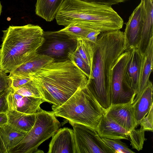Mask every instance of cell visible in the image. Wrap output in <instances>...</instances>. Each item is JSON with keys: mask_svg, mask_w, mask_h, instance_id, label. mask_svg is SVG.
Wrapping results in <instances>:
<instances>
[{"mask_svg": "<svg viewBox=\"0 0 153 153\" xmlns=\"http://www.w3.org/2000/svg\"><path fill=\"white\" fill-rule=\"evenodd\" d=\"M32 80L52 108L60 106L77 90L87 87L89 80L69 60L53 62L39 70Z\"/></svg>", "mask_w": 153, "mask_h": 153, "instance_id": "1", "label": "cell"}, {"mask_svg": "<svg viewBox=\"0 0 153 153\" xmlns=\"http://www.w3.org/2000/svg\"><path fill=\"white\" fill-rule=\"evenodd\" d=\"M126 51L124 32L120 29L101 33L95 45L93 79L87 87L103 111L111 105L110 78L116 61Z\"/></svg>", "mask_w": 153, "mask_h": 153, "instance_id": "2", "label": "cell"}, {"mask_svg": "<svg viewBox=\"0 0 153 153\" xmlns=\"http://www.w3.org/2000/svg\"><path fill=\"white\" fill-rule=\"evenodd\" d=\"M2 31L0 69L6 74L37 53L43 41L44 31L39 26L28 24L10 26Z\"/></svg>", "mask_w": 153, "mask_h": 153, "instance_id": "3", "label": "cell"}, {"mask_svg": "<svg viewBox=\"0 0 153 153\" xmlns=\"http://www.w3.org/2000/svg\"><path fill=\"white\" fill-rule=\"evenodd\" d=\"M55 18L58 25L65 27L75 21L85 22L101 33L120 29L123 25L111 6L79 0H64Z\"/></svg>", "mask_w": 153, "mask_h": 153, "instance_id": "4", "label": "cell"}, {"mask_svg": "<svg viewBox=\"0 0 153 153\" xmlns=\"http://www.w3.org/2000/svg\"><path fill=\"white\" fill-rule=\"evenodd\" d=\"M52 109L55 116L64 118L69 123L83 125L96 130L104 114L87 86L77 90L60 106Z\"/></svg>", "mask_w": 153, "mask_h": 153, "instance_id": "5", "label": "cell"}, {"mask_svg": "<svg viewBox=\"0 0 153 153\" xmlns=\"http://www.w3.org/2000/svg\"><path fill=\"white\" fill-rule=\"evenodd\" d=\"M60 126L52 111H47L40 108L36 113L33 127L20 142L7 151V153H44L38 149V147L52 137Z\"/></svg>", "mask_w": 153, "mask_h": 153, "instance_id": "6", "label": "cell"}, {"mask_svg": "<svg viewBox=\"0 0 153 153\" xmlns=\"http://www.w3.org/2000/svg\"><path fill=\"white\" fill-rule=\"evenodd\" d=\"M43 41L37 53L52 59L54 62L69 60V53L76 49L77 40L59 31L43 33Z\"/></svg>", "mask_w": 153, "mask_h": 153, "instance_id": "7", "label": "cell"}, {"mask_svg": "<svg viewBox=\"0 0 153 153\" xmlns=\"http://www.w3.org/2000/svg\"><path fill=\"white\" fill-rule=\"evenodd\" d=\"M70 123L73 128L76 153H114L95 129L80 124Z\"/></svg>", "mask_w": 153, "mask_h": 153, "instance_id": "8", "label": "cell"}, {"mask_svg": "<svg viewBox=\"0 0 153 153\" xmlns=\"http://www.w3.org/2000/svg\"><path fill=\"white\" fill-rule=\"evenodd\" d=\"M129 52L125 51L117 59L111 69L110 86L111 105L134 100L136 95L126 86L124 81L125 67Z\"/></svg>", "mask_w": 153, "mask_h": 153, "instance_id": "9", "label": "cell"}, {"mask_svg": "<svg viewBox=\"0 0 153 153\" xmlns=\"http://www.w3.org/2000/svg\"><path fill=\"white\" fill-rule=\"evenodd\" d=\"M129 56L125 70L124 81L126 87L136 96L139 85L142 54L137 47L127 51Z\"/></svg>", "mask_w": 153, "mask_h": 153, "instance_id": "10", "label": "cell"}, {"mask_svg": "<svg viewBox=\"0 0 153 153\" xmlns=\"http://www.w3.org/2000/svg\"><path fill=\"white\" fill-rule=\"evenodd\" d=\"M133 101L132 100L126 103L111 104L104 111V114L130 131L137 127L132 107Z\"/></svg>", "mask_w": 153, "mask_h": 153, "instance_id": "11", "label": "cell"}, {"mask_svg": "<svg viewBox=\"0 0 153 153\" xmlns=\"http://www.w3.org/2000/svg\"><path fill=\"white\" fill-rule=\"evenodd\" d=\"M9 110L16 111L26 114L36 113L40 105L45 100L43 98L24 96L16 92L11 88L7 97Z\"/></svg>", "mask_w": 153, "mask_h": 153, "instance_id": "12", "label": "cell"}, {"mask_svg": "<svg viewBox=\"0 0 153 153\" xmlns=\"http://www.w3.org/2000/svg\"><path fill=\"white\" fill-rule=\"evenodd\" d=\"M142 32L137 47L143 54L153 37V0H141Z\"/></svg>", "mask_w": 153, "mask_h": 153, "instance_id": "13", "label": "cell"}, {"mask_svg": "<svg viewBox=\"0 0 153 153\" xmlns=\"http://www.w3.org/2000/svg\"><path fill=\"white\" fill-rule=\"evenodd\" d=\"M48 153H76L73 129L68 127L59 129L52 137Z\"/></svg>", "mask_w": 153, "mask_h": 153, "instance_id": "14", "label": "cell"}, {"mask_svg": "<svg viewBox=\"0 0 153 153\" xmlns=\"http://www.w3.org/2000/svg\"><path fill=\"white\" fill-rule=\"evenodd\" d=\"M124 32L125 51L137 47L140 41L142 32L141 4L134 10L126 23Z\"/></svg>", "mask_w": 153, "mask_h": 153, "instance_id": "15", "label": "cell"}, {"mask_svg": "<svg viewBox=\"0 0 153 153\" xmlns=\"http://www.w3.org/2000/svg\"><path fill=\"white\" fill-rule=\"evenodd\" d=\"M101 138L111 139L128 140L130 131L123 128L104 114L96 129Z\"/></svg>", "mask_w": 153, "mask_h": 153, "instance_id": "16", "label": "cell"}, {"mask_svg": "<svg viewBox=\"0 0 153 153\" xmlns=\"http://www.w3.org/2000/svg\"><path fill=\"white\" fill-rule=\"evenodd\" d=\"M53 62V60L49 57L36 53L29 60L11 71L9 76L32 77L39 70Z\"/></svg>", "mask_w": 153, "mask_h": 153, "instance_id": "17", "label": "cell"}, {"mask_svg": "<svg viewBox=\"0 0 153 153\" xmlns=\"http://www.w3.org/2000/svg\"><path fill=\"white\" fill-rule=\"evenodd\" d=\"M153 37L151 38L144 53L142 54L138 90L133 103L139 98L150 81L153 65Z\"/></svg>", "mask_w": 153, "mask_h": 153, "instance_id": "18", "label": "cell"}, {"mask_svg": "<svg viewBox=\"0 0 153 153\" xmlns=\"http://www.w3.org/2000/svg\"><path fill=\"white\" fill-rule=\"evenodd\" d=\"M153 85L150 81L141 95L133 103L132 107L137 126L146 115L153 105Z\"/></svg>", "mask_w": 153, "mask_h": 153, "instance_id": "19", "label": "cell"}, {"mask_svg": "<svg viewBox=\"0 0 153 153\" xmlns=\"http://www.w3.org/2000/svg\"><path fill=\"white\" fill-rule=\"evenodd\" d=\"M6 114L7 118V124L21 131L28 132L35 123L36 113L29 114L15 110H9Z\"/></svg>", "mask_w": 153, "mask_h": 153, "instance_id": "20", "label": "cell"}, {"mask_svg": "<svg viewBox=\"0 0 153 153\" xmlns=\"http://www.w3.org/2000/svg\"><path fill=\"white\" fill-rule=\"evenodd\" d=\"M64 0H37L36 14L47 22L52 21Z\"/></svg>", "mask_w": 153, "mask_h": 153, "instance_id": "21", "label": "cell"}, {"mask_svg": "<svg viewBox=\"0 0 153 153\" xmlns=\"http://www.w3.org/2000/svg\"><path fill=\"white\" fill-rule=\"evenodd\" d=\"M95 30L89 23L82 21L73 22L59 31L77 40L85 38L91 31Z\"/></svg>", "mask_w": 153, "mask_h": 153, "instance_id": "22", "label": "cell"}, {"mask_svg": "<svg viewBox=\"0 0 153 153\" xmlns=\"http://www.w3.org/2000/svg\"><path fill=\"white\" fill-rule=\"evenodd\" d=\"M1 136L7 151L18 144L27 132L16 129L7 124L1 127Z\"/></svg>", "mask_w": 153, "mask_h": 153, "instance_id": "23", "label": "cell"}, {"mask_svg": "<svg viewBox=\"0 0 153 153\" xmlns=\"http://www.w3.org/2000/svg\"><path fill=\"white\" fill-rule=\"evenodd\" d=\"M95 45L85 38L77 39L74 52L80 56L89 66L92 72Z\"/></svg>", "mask_w": 153, "mask_h": 153, "instance_id": "24", "label": "cell"}, {"mask_svg": "<svg viewBox=\"0 0 153 153\" xmlns=\"http://www.w3.org/2000/svg\"><path fill=\"white\" fill-rule=\"evenodd\" d=\"M145 131L141 126L139 129L135 128L130 131L128 137L132 148L138 151L143 149L144 142L146 140Z\"/></svg>", "mask_w": 153, "mask_h": 153, "instance_id": "25", "label": "cell"}, {"mask_svg": "<svg viewBox=\"0 0 153 153\" xmlns=\"http://www.w3.org/2000/svg\"><path fill=\"white\" fill-rule=\"evenodd\" d=\"M68 58L84 73L89 81L93 79L92 72L89 66L83 59L74 51L69 53Z\"/></svg>", "mask_w": 153, "mask_h": 153, "instance_id": "26", "label": "cell"}, {"mask_svg": "<svg viewBox=\"0 0 153 153\" xmlns=\"http://www.w3.org/2000/svg\"><path fill=\"white\" fill-rule=\"evenodd\" d=\"M14 91L23 96L43 98L41 92L32 79L19 88Z\"/></svg>", "mask_w": 153, "mask_h": 153, "instance_id": "27", "label": "cell"}, {"mask_svg": "<svg viewBox=\"0 0 153 153\" xmlns=\"http://www.w3.org/2000/svg\"><path fill=\"white\" fill-rule=\"evenodd\" d=\"M101 138L104 143L113 150L114 153H134L120 140Z\"/></svg>", "mask_w": 153, "mask_h": 153, "instance_id": "28", "label": "cell"}, {"mask_svg": "<svg viewBox=\"0 0 153 153\" xmlns=\"http://www.w3.org/2000/svg\"><path fill=\"white\" fill-rule=\"evenodd\" d=\"M11 80V88L16 90L32 79L31 77L24 76H9Z\"/></svg>", "mask_w": 153, "mask_h": 153, "instance_id": "29", "label": "cell"}, {"mask_svg": "<svg viewBox=\"0 0 153 153\" xmlns=\"http://www.w3.org/2000/svg\"><path fill=\"white\" fill-rule=\"evenodd\" d=\"M153 105L146 115L142 119L140 125L143 127L145 131H153Z\"/></svg>", "mask_w": 153, "mask_h": 153, "instance_id": "30", "label": "cell"}, {"mask_svg": "<svg viewBox=\"0 0 153 153\" xmlns=\"http://www.w3.org/2000/svg\"><path fill=\"white\" fill-rule=\"evenodd\" d=\"M11 85L10 77L0 69V92L9 90L11 87Z\"/></svg>", "mask_w": 153, "mask_h": 153, "instance_id": "31", "label": "cell"}, {"mask_svg": "<svg viewBox=\"0 0 153 153\" xmlns=\"http://www.w3.org/2000/svg\"><path fill=\"white\" fill-rule=\"evenodd\" d=\"M10 89L0 92V113H7L9 111L7 97Z\"/></svg>", "mask_w": 153, "mask_h": 153, "instance_id": "32", "label": "cell"}, {"mask_svg": "<svg viewBox=\"0 0 153 153\" xmlns=\"http://www.w3.org/2000/svg\"><path fill=\"white\" fill-rule=\"evenodd\" d=\"M82 1L104 4L110 6L117 4L128 0H79Z\"/></svg>", "mask_w": 153, "mask_h": 153, "instance_id": "33", "label": "cell"}, {"mask_svg": "<svg viewBox=\"0 0 153 153\" xmlns=\"http://www.w3.org/2000/svg\"><path fill=\"white\" fill-rule=\"evenodd\" d=\"M101 32L98 30H93L89 33L85 38L90 42L96 44L99 35Z\"/></svg>", "mask_w": 153, "mask_h": 153, "instance_id": "34", "label": "cell"}, {"mask_svg": "<svg viewBox=\"0 0 153 153\" xmlns=\"http://www.w3.org/2000/svg\"><path fill=\"white\" fill-rule=\"evenodd\" d=\"M7 118L6 113H0V126L2 127L7 124Z\"/></svg>", "mask_w": 153, "mask_h": 153, "instance_id": "35", "label": "cell"}, {"mask_svg": "<svg viewBox=\"0 0 153 153\" xmlns=\"http://www.w3.org/2000/svg\"><path fill=\"white\" fill-rule=\"evenodd\" d=\"M1 127L0 126V153H7V150L1 137Z\"/></svg>", "mask_w": 153, "mask_h": 153, "instance_id": "36", "label": "cell"}, {"mask_svg": "<svg viewBox=\"0 0 153 153\" xmlns=\"http://www.w3.org/2000/svg\"><path fill=\"white\" fill-rule=\"evenodd\" d=\"M2 6L1 4V2L0 1V16L1 15V13L2 11Z\"/></svg>", "mask_w": 153, "mask_h": 153, "instance_id": "37", "label": "cell"}, {"mask_svg": "<svg viewBox=\"0 0 153 153\" xmlns=\"http://www.w3.org/2000/svg\"><path fill=\"white\" fill-rule=\"evenodd\" d=\"M0 55H1V49H0Z\"/></svg>", "mask_w": 153, "mask_h": 153, "instance_id": "38", "label": "cell"}]
</instances>
